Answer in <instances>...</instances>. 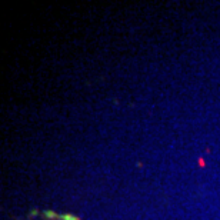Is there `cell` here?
I'll list each match as a JSON object with an SVG mask.
<instances>
[{"instance_id": "7a4b0ae2", "label": "cell", "mask_w": 220, "mask_h": 220, "mask_svg": "<svg viewBox=\"0 0 220 220\" xmlns=\"http://www.w3.org/2000/svg\"><path fill=\"white\" fill-rule=\"evenodd\" d=\"M46 216H47V217H56V214H54L53 212H47V213H46Z\"/></svg>"}, {"instance_id": "6da1fadb", "label": "cell", "mask_w": 220, "mask_h": 220, "mask_svg": "<svg viewBox=\"0 0 220 220\" xmlns=\"http://www.w3.org/2000/svg\"><path fill=\"white\" fill-rule=\"evenodd\" d=\"M62 219L63 220H77V217H75V216H63Z\"/></svg>"}]
</instances>
